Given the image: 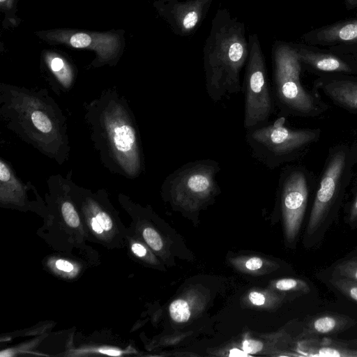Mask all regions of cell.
<instances>
[{
	"mask_svg": "<svg viewBox=\"0 0 357 357\" xmlns=\"http://www.w3.org/2000/svg\"><path fill=\"white\" fill-rule=\"evenodd\" d=\"M0 117L6 128L59 165L68 160L67 119L47 89L0 86Z\"/></svg>",
	"mask_w": 357,
	"mask_h": 357,
	"instance_id": "1",
	"label": "cell"
},
{
	"mask_svg": "<svg viewBox=\"0 0 357 357\" xmlns=\"http://www.w3.org/2000/svg\"><path fill=\"white\" fill-rule=\"evenodd\" d=\"M90 138L103 166L130 179L144 169L138 127L127 100L116 89H106L85 107Z\"/></svg>",
	"mask_w": 357,
	"mask_h": 357,
	"instance_id": "2",
	"label": "cell"
},
{
	"mask_svg": "<svg viewBox=\"0 0 357 357\" xmlns=\"http://www.w3.org/2000/svg\"><path fill=\"white\" fill-rule=\"evenodd\" d=\"M248 54L243 24L219 10L204 47L206 90L213 101L242 91L240 73Z\"/></svg>",
	"mask_w": 357,
	"mask_h": 357,
	"instance_id": "3",
	"label": "cell"
},
{
	"mask_svg": "<svg viewBox=\"0 0 357 357\" xmlns=\"http://www.w3.org/2000/svg\"><path fill=\"white\" fill-rule=\"evenodd\" d=\"M353 166L347 144H338L329 149L317 181L303 235L305 248L319 247L337 219L352 178Z\"/></svg>",
	"mask_w": 357,
	"mask_h": 357,
	"instance_id": "4",
	"label": "cell"
},
{
	"mask_svg": "<svg viewBox=\"0 0 357 357\" xmlns=\"http://www.w3.org/2000/svg\"><path fill=\"white\" fill-rule=\"evenodd\" d=\"M285 117L246 130L252 156L269 169L299 160L321 137L319 128H291Z\"/></svg>",
	"mask_w": 357,
	"mask_h": 357,
	"instance_id": "5",
	"label": "cell"
},
{
	"mask_svg": "<svg viewBox=\"0 0 357 357\" xmlns=\"http://www.w3.org/2000/svg\"><path fill=\"white\" fill-rule=\"evenodd\" d=\"M273 86L275 105L286 116L317 117L328 109L320 94L301 84V63L296 48L278 45L273 52Z\"/></svg>",
	"mask_w": 357,
	"mask_h": 357,
	"instance_id": "6",
	"label": "cell"
},
{
	"mask_svg": "<svg viewBox=\"0 0 357 357\" xmlns=\"http://www.w3.org/2000/svg\"><path fill=\"white\" fill-rule=\"evenodd\" d=\"M219 162L211 159L189 162L178 167L163 181L161 192L175 207L195 211L220 193L216 180Z\"/></svg>",
	"mask_w": 357,
	"mask_h": 357,
	"instance_id": "7",
	"label": "cell"
},
{
	"mask_svg": "<svg viewBox=\"0 0 357 357\" xmlns=\"http://www.w3.org/2000/svg\"><path fill=\"white\" fill-rule=\"evenodd\" d=\"M248 46L249 54L242 86L245 130L270 121L276 107L272 87L268 80L265 59L256 34L250 36Z\"/></svg>",
	"mask_w": 357,
	"mask_h": 357,
	"instance_id": "8",
	"label": "cell"
},
{
	"mask_svg": "<svg viewBox=\"0 0 357 357\" xmlns=\"http://www.w3.org/2000/svg\"><path fill=\"white\" fill-rule=\"evenodd\" d=\"M278 184L285 237L289 243H294L298 236L310 198L314 194L317 180L305 166L288 165L282 169Z\"/></svg>",
	"mask_w": 357,
	"mask_h": 357,
	"instance_id": "9",
	"label": "cell"
},
{
	"mask_svg": "<svg viewBox=\"0 0 357 357\" xmlns=\"http://www.w3.org/2000/svg\"><path fill=\"white\" fill-rule=\"evenodd\" d=\"M354 75H321L314 81L313 91H321L336 106L357 114V77Z\"/></svg>",
	"mask_w": 357,
	"mask_h": 357,
	"instance_id": "10",
	"label": "cell"
},
{
	"mask_svg": "<svg viewBox=\"0 0 357 357\" xmlns=\"http://www.w3.org/2000/svg\"><path fill=\"white\" fill-rule=\"evenodd\" d=\"M301 63L310 70L324 75H357V67L350 58L304 48L296 49Z\"/></svg>",
	"mask_w": 357,
	"mask_h": 357,
	"instance_id": "11",
	"label": "cell"
},
{
	"mask_svg": "<svg viewBox=\"0 0 357 357\" xmlns=\"http://www.w3.org/2000/svg\"><path fill=\"white\" fill-rule=\"evenodd\" d=\"M356 324L352 317L333 312H324L310 317L301 333L302 339L330 337L342 333Z\"/></svg>",
	"mask_w": 357,
	"mask_h": 357,
	"instance_id": "12",
	"label": "cell"
},
{
	"mask_svg": "<svg viewBox=\"0 0 357 357\" xmlns=\"http://www.w3.org/2000/svg\"><path fill=\"white\" fill-rule=\"evenodd\" d=\"M348 342L330 337L301 339L297 344L298 355L305 356L357 357V349Z\"/></svg>",
	"mask_w": 357,
	"mask_h": 357,
	"instance_id": "13",
	"label": "cell"
},
{
	"mask_svg": "<svg viewBox=\"0 0 357 357\" xmlns=\"http://www.w3.org/2000/svg\"><path fill=\"white\" fill-rule=\"evenodd\" d=\"M205 4L200 0H190L185 2L173 0L170 16L173 28L176 31L180 33L191 32L199 22Z\"/></svg>",
	"mask_w": 357,
	"mask_h": 357,
	"instance_id": "14",
	"label": "cell"
},
{
	"mask_svg": "<svg viewBox=\"0 0 357 357\" xmlns=\"http://www.w3.org/2000/svg\"><path fill=\"white\" fill-rule=\"evenodd\" d=\"M68 42L76 48H90L96 50L103 60L111 59L119 46L118 38L112 34L79 32L71 35Z\"/></svg>",
	"mask_w": 357,
	"mask_h": 357,
	"instance_id": "15",
	"label": "cell"
},
{
	"mask_svg": "<svg viewBox=\"0 0 357 357\" xmlns=\"http://www.w3.org/2000/svg\"><path fill=\"white\" fill-rule=\"evenodd\" d=\"M314 38L321 43L357 42V18L323 27Z\"/></svg>",
	"mask_w": 357,
	"mask_h": 357,
	"instance_id": "16",
	"label": "cell"
},
{
	"mask_svg": "<svg viewBox=\"0 0 357 357\" xmlns=\"http://www.w3.org/2000/svg\"><path fill=\"white\" fill-rule=\"evenodd\" d=\"M45 62L63 91H69L74 82V73L70 64L62 57L52 53L46 54Z\"/></svg>",
	"mask_w": 357,
	"mask_h": 357,
	"instance_id": "17",
	"label": "cell"
},
{
	"mask_svg": "<svg viewBox=\"0 0 357 357\" xmlns=\"http://www.w3.org/2000/svg\"><path fill=\"white\" fill-rule=\"evenodd\" d=\"M331 276L347 278L357 281V255L347 256L335 262Z\"/></svg>",
	"mask_w": 357,
	"mask_h": 357,
	"instance_id": "18",
	"label": "cell"
},
{
	"mask_svg": "<svg viewBox=\"0 0 357 357\" xmlns=\"http://www.w3.org/2000/svg\"><path fill=\"white\" fill-rule=\"evenodd\" d=\"M330 285L345 297L357 303V281L338 276H331Z\"/></svg>",
	"mask_w": 357,
	"mask_h": 357,
	"instance_id": "19",
	"label": "cell"
},
{
	"mask_svg": "<svg viewBox=\"0 0 357 357\" xmlns=\"http://www.w3.org/2000/svg\"><path fill=\"white\" fill-rule=\"evenodd\" d=\"M275 287L282 291H297L306 294L311 291L310 285L305 280L295 278H284L278 280Z\"/></svg>",
	"mask_w": 357,
	"mask_h": 357,
	"instance_id": "20",
	"label": "cell"
},
{
	"mask_svg": "<svg viewBox=\"0 0 357 357\" xmlns=\"http://www.w3.org/2000/svg\"><path fill=\"white\" fill-rule=\"evenodd\" d=\"M171 318L176 322L183 323L190 317V310L188 303L183 299L174 301L169 307Z\"/></svg>",
	"mask_w": 357,
	"mask_h": 357,
	"instance_id": "21",
	"label": "cell"
},
{
	"mask_svg": "<svg viewBox=\"0 0 357 357\" xmlns=\"http://www.w3.org/2000/svg\"><path fill=\"white\" fill-rule=\"evenodd\" d=\"M344 222L351 229H357V186L352 197L344 205Z\"/></svg>",
	"mask_w": 357,
	"mask_h": 357,
	"instance_id": "22",
	"label": "cell"
},
{
	"mask_svg": "<svg viewBox=\"0 0 357 357\" xmlns=\"http://www.w3.org/2000/svg\"><path fill=\"white\" fill-rule=\"evenodd\" d=\"M143 237L146 243L155 251L162 248L163 243L160 235L153 229L146 227L143 230Z\"/></svg>",
	"mask_w": 357,
	"mask_h": 357,
	"instance_id": "23",
	"label": "cell"
},
{
	"mask_svg": "<svg viewBox=\"0 0 357 357\" xmlns=\"http://www.w3.org/2000/svg\"><path fill=\"white\" fill-rule=\"evenodd\" d=\"M242 347L243 350L250 355L261 351L263 348V344L254 340H245L243 342Z\"/></svg>",
	"mask_w": 357,
	"mask_h": 357,
	"instance_id": "24",
	"label": "cell"
},
{
	"mask_svg": "<svg viewBox=\"0 0 357 357\" xmlns=\"http://www.w3.org/2000/svg\"><path fill=\"white\" fill-rule=\"evenodd\" d=\"M250 301L255 305H262L264 304L266 298L264 296L257 291H252L248 295Z\"/></svg>",
	"mask_w": 357,
	"mask_h": 357,
	"instance_id": "25",
	"label": "cell"
},
{
	"mask_svg": "<svg viewBox=\"0 0 357 357\" xmlns=\"http://www.w3.org/2000/svg\"><path fill=\"white\" fill-rule=\"evenodd\" d=\"M262 264V260L259 257H254L245 262V267L250 271H255L259 269Z\"/></svg>",
	"mask_w": 357,
	"mask_h": 357,
	"instance_id": "26",
	"label": "cell"
},
{
	"mask_svg": "<svg viewBox=\"0 0 357 357\" xmlns=\"http://www.w3.org/2000/svg\"><path fill=\"white\" fill-rule=\"evenodd\" d=\"M56 266L58 269L65 271V272H70L73 269V266L69 261L59 259L56 261Z\"/></svg>",
	"mask_w": 357,
	"mask_h": 357,
	"instance_id": "27",
	"label": "cell"
},
{
	"mask_svg": "<svg viewBox=\"0 0 357 357\" xmlns=\"http://www.w3.org/2000/svg\"><path fill=\"white\" fill-rule=\"evenodd\" d=\"M132 252L139 257H144L146 254V248L139 243H134L132 245Z\"/></svg>",
	"mask_w": 357,
	"mask_h": 357,
	"instance_id": "28",
	"label": "cell"
},
{
	"mask_svg": "<svg viewBox=\"0 0 357 357\" xmlns=\"http://www.w3.org/2000/svg\"><path fill=\"white\" fill-rule=\"evenodd\" d=\"M350 147V158L352 165H357V140Z\"/></svg>",
	"mask_w": 357,
	"mask_h": 357,
	"instance_id": "29",
	"label": "cell"
},
{
	"mask_svg": "<svg viewBox=\"0 0 357 357\" xmlns=\"http://www.w3.org/2000/svg\"><path fill=\"white\" fill-rule=\"evenodd\" d=\"M91 225L93 230L96 233H97V234L102 233L104 229L94 216H93L91 219Z\"/></svg>",
	"mask_w": 357,
	"mask_h": 357,
	"instance_id": "30",
	"label": "cell"
},
{
	"mask_svg": "<svg viewBox=\"0 0 357 357\" xmlns=\"http://www.w3.org/2000/svg\"><path fill=\"white\" fill-rule=\"evenodd\" d=\"M229 356H237V357H247L249 356L248 354L245 352L243 350H241L238 349H232L229 351Z\"/></svg>",
	"mask_w": 357,
	"mask_h": 357,
	"instance_id": "31",
	"label": "cell"
},
{
	"mask_svg": "<svg viewBox=\"0 0 357 357\" xmlns=\"http://www.w3.org/2000/svg\"><path fill=\"white\" fill-rule=\"evenodd\" d=\"M100 352L110 355V356H119L121 354V351L114 349H102Z\"/></svg>",
	"mask_w": 357,
	"mask_h": 357,
	"instance_id": "32",
	"label": "cell"
},
{
	"mask_svg": "<svg viewBox=\"0 0 357 357\" xmlns=\"http://www.w3.org/2000/svg\"><path fill=\"white\" fill-rule=\"evenodd\" d=\"M349 344H352L355 346L357 347V339H354V340H349L347 341Z\"/></svg>",
	"mask_w": 357,
	"mask_h": 357,
	"instance_id": "33",
	"label": "cell"
},
{
	"mask_svg": "<svg viewBox=\"0 0 357 357\" xmlns=\"http://www.w3.org/2000/svg\"><path fill=\"white\" fill-rule=\"evenodd\" d=\"M351 4V6H354L356 4H357V0H347Z\"/></svg>",
	"mask_w": 357,
	"mask_h": 357,
	"instance_id": "34",
	"label": "cell"
},
{
	"mask_svg": "<svg viewBox=\"0 0 357 357\" xmlns=\"http://www.w3.org/2000/svg\"><path fill=\"white\" fill-rule=\"evenodd\" d=\"M352 61L354 62L355 65L357 67V55L355 56L353 59H351Z\"/></svg>",
	"mask_w": 357,
	"mask_h": 357,
	"instance_id": "35",
	"label": "cell"
},
{
	"mask_svg": "<svg viewBox=\"0 0 357 357\" xmlns=\"http://www.w3.org/2000/svg\"><path fill=\"white\" fill-rule=\"evenodd\" d=\"M8 0H0V2L1 4H3V3H6Z\"/></svg>",
	"mask_w": 357,
	"mask_h": 357,
	"instance_id": "36",
	"label": "cell"
},
{
	"mask_svg": "<svg viewBox=\"0 0 357 357\" xmlns=\"http://www.w3.org/2000/svg\"><path fill=\"white\" fill-rule=\"evenodd\" d=\"M202 1V2H204V3H207L208 2L209 0H200Z\"/></svg>",
	"mask_w": 357,
	"mask_h": 357,
	"instance_id": "37",
	"label": "cell"
}]
</instances>
